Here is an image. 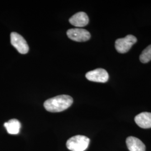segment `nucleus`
Wrapping results in <instances>:
<instances>
[{"mask_svg": "<svg viewBox=\"0 0 151 151\" xmlns=\"http://www.w3.org/2000/svg\"><path fill=\"white\" fill-rule=\"evenodd\" d=\"M73 100L69 95H62L50 98L44 103L46 110L51 113H59L70 108Z\"/></svg>", "mask_w": 151, "mask_h": 151, "instance_id": "nucleus-1", "label": "nucleus"}, {"mask_svg": "<svg viewBox=\"0 0 151 151\" xmlns=\"http://www.w3.org/2000/svg\"><path fill=\"white\" fill-rule=\"evenodd\" d=\"M90 139L84 135H78L71 137L67 141L66 146L71 151H85L88 148Z\"/></svg>", "mask_w": 151, "mask_h": 151, "instance_id": "nucleus-2", "label": "nucleus"}, {"mask_svg": "<svg viewBox=\"0 0 151 151\" xmlns=\"http://www.w3.org/2000/svg\"><path fill=\"white\" fill-rule=\"evenodd\" d=\"M137 39L133 35H128L125 38L118 39L115 43V49L120 53H125L136 43Z\"/></svg>", "mask_w": 151, "mask_h": 151, "instance_id": "nucleus-3", "label": "nucleus"}, {"mask_svg": "<svg viewBox=\"0 0 151 151\" xmlns=\"http://www.w3.org/2000/svg\"><path fill=\"white\" fill-rule=\"evenodd\" d=\"M68 37L71 40L77 42H84L91 38V34L86 29L74 28L68 30L67 32Z\"/></svg>", "mask_w": 151, "mask_h": 151, "instance_id": "nucleus-4", "label": "nucleus"}, {"mask_svg": "<svg viewBox=\"0 0 151 151\" xmlns=\"http://www.w3.org/2000/svg\"><path fill=\"white\" fill-rule=\"evenodd\" d=\"M10 37L11 44L17 51L21 54H27L29 52V47L25 39L16 32H11Z\"/></svg>", "mask_w": 151, "mask_h": 151, "instance_id": "nucleus-5", "label": "nucleus"}, {"mask_svg": "<svg viewBox=\"0 0 151 151\" xmlns=\"http://www.w3.org/2000/svg\"><path fill=\"white\" fill-rule=\"evenodd\" d=\"M86 77L89 81L105 83L109 80L108 72L103 68H97L94 70L89 71L86 74Z\"/></svg>", "mask_w": 151, "mask_h": 151, "instance_id": "nucleus-6", "label": "nucleus"}, {"mask_svg": "<svg viewBox=\"0 0 151 151\" xmlns=\"http://www.w3.org/2000/svg\"><path fill=\"white\" fill-rule=\"evenodd\" d=\"M70 24L76 27H83L89 22V18L84 12H79L72 16L69 19Z\"/></svg>", "mask_w": 151, "mask_h": 151, "instance_id": "nucleus-7", "label": "nucleus"}, {"mask_svg": "<svg viewBox=\"0 0 151 151\" xmlns=\"http://www.w3.org/2000/svg\"><path fill=\"white\" fill-rule=\"evenodd\" d=\"M136 124L143 129L151 128V113L143 112L138 114L134 118Z\"/></svg>", "mask_w": 151, "mask_h": 151, "instance_id": "nucleus-8", "label": "nucleus"}, {"mask_svg": "<svg viewBox=\"0 0 151 151\" xmlns=\"http://www.w3.org/2000/svg\"><path fill=\"white\" fill-rule=\"evenodd\" d=\"M126 143L130 151H145L146 146L141 140L134 137H129L126 139Z\"/></svg>", "mask_w": 151, "mask_h": 151, "instance_id": "nucleus-9", "label": "nucleus"}, {"mask_svg": "<svg viewBox=\"0 0 151 151\" xmlns=\"http://www.w3.org/2000/svg\"><path fill=\"white\" fill-rule=\"evenodd\" d=\"M9 134H17L21 128V123L16 119L10 120L8 122H6L4 124Z\"/></svg>", "mask_w": 151, "mask_h": 151, "instance_id": "nucleus-10", "label": "nucleus"}, {"mask_svg": "<svg viewBox=\"0 0 151 151\" xmlns=\"http://www.w3.org/2000/svg\"><path fill=\"white\" fill-rule=\"evenodd\" d=\"M140 62L143 63H146L151 60V45L145 49L139 57Z\"/></svg>", "mask_w": 151, "mask_h": 151, "instance_id": "nucleus-11", "label": "nucleus"}]
</instances>
